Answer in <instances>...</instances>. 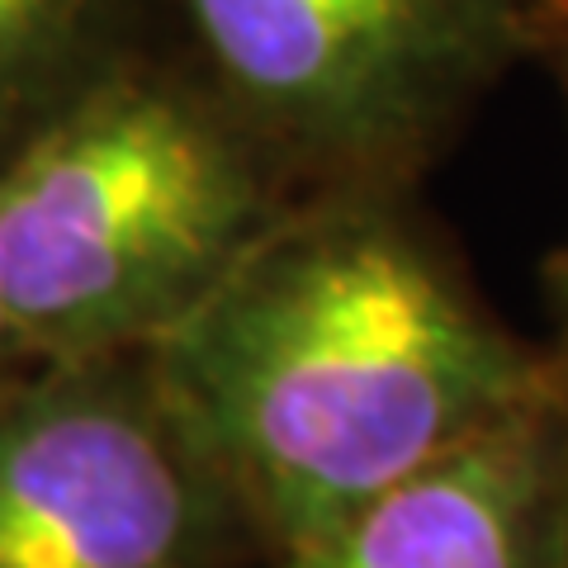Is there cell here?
Returning a JSON list of instances; mask_svg holds the SVG:
<instances>
[{
	"label": "cell",
	"instance_id": "obj_1",
	"mask_svg": "<svg viewBox=\"0 0 568 568\" xmlns=\"http://www.w3.org/2000/svg\"><path fill=\"white\" fill-rule=\"evenodd\" d=\"M403 194H294L138 355L275 559L564 379L478 304Z\"/></svg>",
	"mask_w": 568,
	"mask_h": 568
},
{
	"label": "cell",
	"instance_id": "obj_2",
	"mask_svg": "<svg viewBox=\"0 0 568 568\" xmlns=\"http://www.w3.org/2000/svg\"><path fill=\"white\" fill-rule=\"evenodd\" d=\"M294 185L181 48H148L0 162V304L43 365L142 355Z\"/></svg>",
	"mask_w": 568,
	"mask_h": 568
},
{
	"label": "cell",
	"instance_id": "obj_3",
	"mask_svg": "<svg viewBox=\"0 0 568 568\" xmlns=\"http://www.w3.org/2000/svg\"><path fill=\"white\" fill-rule=\"evenodd\" d=\"M298 194L407 190L540 39V0H166Z\"/></svg>",
	"mask_w": 568,
	"mask_h": 568
},
{
	"label": "cell",
	"instance_id": "obj_4",
	"mask_svg": "<svg viewBox=\"0 0 568 568\" xmlns=\"http://www.w3.org/2000/svg\"><path fill=\"white\" fill-rule=\"evenodd\" d=\"M233 521L138 355L0 384V568H219Z\"/></svg>",
	"mask_w": 568,
	"mask_h": 568
},
{
	"label": "cell",
	"instance_id": "obj_5",
	"mask_svg": "<svg viewBox=\"0 0 568 568\" xmlns=\"http://www.w3.org/2000/svg\"><path fill=\"white\" fill-rule=\"evenodd\" d=\"M275 568H568V375Z\"/></svg>",
	"mask_w": 568,
	"mask_h": 568
},
{
	"label": "cell",
	"instance_id": "obj_6",
	"mask_svg": "<svg viewBox=\"0 0 568 568\" xmlns=\"http://www.w3.org/2000/svg\"><path fill=\"white\" fill-rule=\"evenodd\" d=\"M166 0H0V162L138 52Z\"/></svg>",
	"mask_w": 568,
	"mask_h": 568
},
{
	"label": "cell",
	"instance_id": "obj_7",
	"mask_svg": "<svg viewBox=\"0 0 568 568\" xmlns=\"http://www.w3.org/2000/svg\"><path fill=\"white\" fill-rule=\"evenodd\" d=\"M536 52L555 71L564 104H568V0H540V39Z\"/></svg>",
	"mask_w": 568,
	"mask_h": 568
},
{
	"label": "cell",
	"instance_id": "obj_8",
	"mask_svg": "<svg viewBox=\"0 0 568 568\" xmlns=\"http://www.w3.org/2000/svg\"><path fill=\"white\" fill-rule=\"evenodd\" d=\"M33 365H43V361H39V355H33V351L24 346L20 327L10 323L6 304H0V384L14 379V375H24V369H33Z\"/></svg>",
	"mask_w": 568,
	"mask_h": 568
},
{
	"label": "cell",
	"instance_id": "obj_9",
	"mask_svg": "<svg viewBox=\"0 0 568 568\" xmlns=\"http://www.w3.org/2000/svg\"><path fill=\"white\" fill-rule=\"evenodd\" d=\"M549 294H555V313H559V332L568 346V246L549 261Z\"/></svg>",
	"mask_w": 568,
	"mask_h": 568
}]
</instances>
